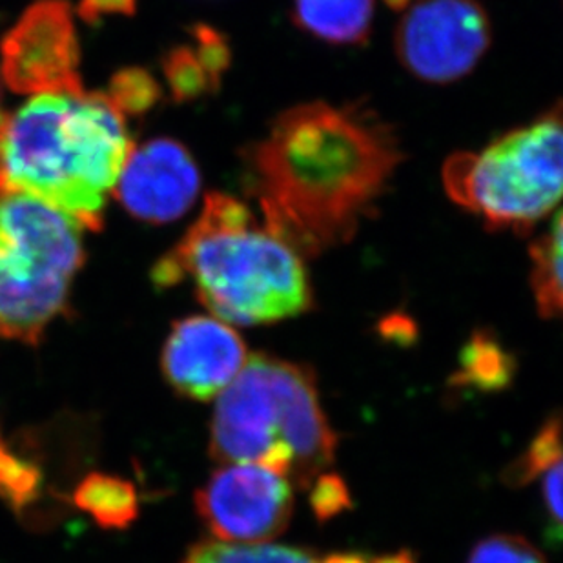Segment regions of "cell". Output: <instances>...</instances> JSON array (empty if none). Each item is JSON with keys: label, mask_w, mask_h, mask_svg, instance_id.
<instances>
[{"label": "cell", "mask_w": 563, "mask_h": 563, "mask_svg": "<svg viewBox=\"0 0 563 563\" xmlns=\"http://www.w3.org/2000/svg\"><path fill=\"white\" fill-rule=\"evenodd\" d=\"M135 0H80L79 15L90 24L110 15H132Z\"/></svg>", "instance_id": "obj_24"}, {"label": "cell", "mask_w": 563, "mask_h": 563, "mask_svg": "<svg viewBox=\"0 0 563 563\" xmlns=\"http://www.w3.org/2000/svg\"><path fill=\"white\" fill-rule=\"evenodd\" d=\"M467 563H548L526 538L498 534L485 538L474 548Z\"/></svg>", "instance_id": "obj_21"}, {"label": "cell", "mask_w": 563, "mask_h": 563, "mask_svg": "<svg viewBox=\"0 0 563 563\" xmlns=\"http://www.w3.org/2000/svg\"><path fill=\"white\" fill-rule=\"evenodd\" d=\"M335 437L319 404L312 371L251 354L219 394L210 452L221 463H254L310 489L334 462Z\"/></svg>", "instance_id": "obj_4"}, {"label": "cell", "mask_w": 563, "mask_h": 563, "mask_svg": "<svg viewBox=\"0 0 563 563\" xmlns=\"http://www.w3.org/2000/svg\"><path fill=\"white\" fill-rule=\"evenodd\" d=\"M201 191V172L181 143L152 139L128 155L113 196L133 218L146 223L177 221Z\"/></svg>", "instance_id": "obj_10"}, {"label": "cell", "mask_w": 563, "mask_h": 563, "mask_svg": "<svg viewBox=\"0 0 563 563\" xmlns=\"http://www.w3.org/2000/svg\"><path fill=\"white\" fill-rule=\"evenodd\" d=\"M132 150L107 93L35 96L0 112V194L35 197L97 232Z\"/></svg>", "instance_id": "obj_2"}, {"label": "cell", "mask_w": 563, "mask_h": 563, "mask_svg": "<svg viewBox=\"0 0 563 563\" xmlns=\"http://www.w3.org/2000/svg\"><path fill=\"white\" fill-rule=\"evenodd\" d=\"M373 559H367L360 553H335L330 554L321 563H371Z\"/></svg>", "instance_id": "obj_25"}, {"label": "cell", "mask_w": 563, "mask_h": 563, "mask_svg": "<svg viewBox=\"0 0 563 563\" xmlns=\"http://www.w3.org/2000/svg\"><path fill=\"white\" fill-rule=\"evenodd\" d=\"M107 96L124 118L130 115L135 118L155 107V102L159 101L161 90L159 85L148 71L132 68L123 69L113 77Z\"/></svg>", "instance_id": "obj_20"}, {"label": "cell", "mask_w": 563, "mask_h": 563, "mask_svg": "<svg viewBox=\"0 0 563 563\" xmlns=\"http://www.w3.org/2000/svg\"><path fill=\"white\" fill-rule=\"evenodd\" d=\"M43 474L0 440V500L13 510H24L41 495Z\"/></svg>", "instance_id": "obj_19"}, {"label": "cell", "mask_w": 563, "mask_h": 563, "mask_svg": "<svg viewBox=\"0 0 563 563\" xmlns=\"http://www.w3.org/2000/svg\"><path fill=\"white\" fill-rule=\"evenodd\" d=\"M185 279L212 316L229 324L276 323L312 307L303 257L257 221L246 202L219 191L208 194L199 219L155 265L159 288Z\"/></svg>", "instance_id": "obj_3"}, {"label": "cell", "mask_w": 563, "mask_h": 563, "mask_svg": "<svg viewBox=\"0 0 563 563\" xmlns=\"http://www.w3.org/2000/svg\"><path fill=\"white\" fill-rule=\"evenodd\" d=\"M371 563H418L412 554L407 551H399V553L387 554V556H379V559H373Z\"/></svg>", "instance_id": "obj_26"}, {"label": "cell", "mask_w": 563, "mask_h": 563, "mask_svg": "<svg viewBox=\"0 0 563 563\" xmlns=\"http://www.w3.org/2000/svg\"><path fill=\"white\" fill-rule=\"evenodd\" d=\"M401 159L374 113L321 101L283 112L243 154L261 223L305 261L356 235Z\"/></svg>", "instance_id": "obj_1"}, {"label": "cell", "mask_w": 563, "mask_h": 563, "mask_svg": "<svg viewBox=\"0 0 563 563\" xmlns=\"http://www.w3.org/2000/svg\"><path fill=\"white\" fill-rule=\"evenodd\" d=\"M310 505L319 521H327L351 507V495L346 484L338 474H321L313 479Z\"/></svg>", "instance_id": "obj_22"}, {"label": "cell", "mask_w": 563, "mask_h": 563, "mask_svg": "<svg viewBox=\"0 0 563 563\" xmlns=\"http://www.w3.org/2000/svg\"><path fill=\"white\" fill-rule=\"evenodd\" d=\"M197 512L221 542L260 545L279 537L292 518V484L254 463H230L196 496Z\"/></svg>", "instance_id": "obj_9"}, {"label": "cell", "mask_w": 563, "mask_h": 563, "mask_svg": "<svg viewBox=\"0 0 563 563\" xmlns=\"http://www.w3.org/2000/svg\"><path fill=\"white\" fill-rule=\"evenodd\" d=\"M562 235L559 210L548 232L531 246L532 294L543 319H556L562 313Z\"/></svg>", "instance_id": "obj_16"}, {"label": "cell", "mask_w": 563, "mask_h": 563, "mask_svg": "<svg viewBox=\"0 0 563 563\" xmlns=\"http://www.w3.org/2000/svg\"><path fill=\"white\" fill-rule=\"evenodd\" d=\"M183 563H319L312 554L287 545H243L205 540L188 551Z\"/></svg>", "instance_id": "obj_17"}, {"label": "cell", "mask_w": 563, "mask_h": 563, "mask_svg": "<svg viewBox=\"0 0 563 563\" xmlns=\"http://www.w3.org/2000/svg\"><path fill=\"white\" fill-rule=\"evenodd\" d=\"M230 64L229 43L212 27L194 30V46L172 49L165 59V75L176 101H194L213 91Z\"/></svg>", "instance_id": "obj_12"}, {"label": "cell", "mask_w": 563, "mask_h": 563, "mask_svg": "<svg viewBox=\"0 0 563 563\" xmlns=\"http://www.w3.org/2000/svg\"><path fill=\"white\" fill-rule=\"evenodd\" d=\"M246 346L232 324L191 316L172 324L161 367L177 394L196 401L218 398L245 367Z\"/></svg>", "instance_id": "obj_11"}, {"label": "cell", "mask_w": 563, "mask_h": 563, "mask_svg": "<svg viewBox=\"0 0 563 563\" xmlns=\"http://www.w3.org/2000/svg\"><path fill=\"white\" fill-rule=\"evenodd\" d=\"M85 265L82 224L26 194H0V338L37 345Z\"/></svg>", "instance_id": "obj_5"}, {"label": "cell", "mask_w": 563, "mask_h": 563, "mask_svg": "<svg viewBox=\"0 0 563 563\" xmlns=\"http://www.w3.org/2000/svg\"><path fill=\"white\" fill-rule=\"evenodd\" d=\"M74 504L104 529H126L139 516L137 490L112 474H88L75 487Z\"/></svg>", "instance_id": "obj_14"}, {"label": "cell", "mask_w": 563, "mask_h": 563, "mask_svg": "<svg viewBox=\"0 0 563 563\" xmlns=\"http://www.w3.org/2000/svg\"><path fill=\"white\" fill-rule=\"evenodd\" d=\"M489 44V19L474 0H415L396 30L399 63L434 85L473 71Z\"/></svg>", "instance_id": "obj_7"}, {"label": "cell", "mask_w": 563, "mask_h": 563, "mask_svg": "<svg viewBox=\"0 0 563 563\" xmlns=\"http://www.w3.org/2000/svg\"><path fill=\"white\" fill-rule=\"evenodd\" d=\"M393 10H405V8H409L410 2H415V0H385Z\"/></svg>", "instance_id": "obj_27"}, {"label": "cell", "mask_w": 563, "mask_h": 563, "mask_svg": "<svg viewBox=\"0 0 563 563\" xmlns=\"http://www.w3.org/2000/svg\"><path fill=\"white\" fill-rule=\"evenodd\" d=\"M542 495L551 527L556 529V534L560 537V529H562V462L556 463L549 468L548 473L543 474Z\"/></svg>", "instance_id": "obj_23"}, {"label": "cell", "mask_w": 563, "mask_h": 563, "mask_svg": "<svg viewBox=\"0 0 563 563\" xmlns=\"http://www.w3.org/2000/svg\"><path fill=\"white\" fill-rule=\"evenodd\" d=\"M376 0H292L294 22L329 44H362L368 38Z\"/></svg>", "instance_id": "obj_13"}, {"label": "cell", "mask_w": 563, "mask_h": 563, "mask_svg": "<svg viewBox=\"0 0 563 563\" xmlns=\"http://www.w3.org/2000/svg\"><path fill=\"white\" fill-rule=\"evenodd\" d=\"M563 137L560 107L505 133L479 152L445 161L443 185L452 201L489 229L527 234L559 207Z\"/></svg>", "instance_id": "obj_6"}, {"label": "cell", "mask_w": 563, "mask_h": 563, "mask_svg": "<svg viewBox=\"0 0 563 563\" xmlns=\"http://www.w3.org/2000/svg\"><path fill=\"white\" fill-rule=\"evenodd\" d=\"M2 77L15 93H82L79 38L66 0H37L0 44Z\"/></svg>", "instance_id": "obj_8"}, {"label": "cell", "mask_w": 563, "mask_h": 563, "mask_svg": "<svg viewBox=\"0 0 563 563\" xmlns=\"http://www.w3.org/2000/svg\"><path fill=\"white\" fill-rule=\"evenodd\" d=\"M516 374L515 357L505 351L490 332H476L462 349L460 368L452 385L476 388L479 393H500Z\"/></svg>", "instance_id": "obj_15"}, {"label": "cell", "mask_w": 563, "mask_h": 563, "mask_svg": "<svg viewBox=\"0 0 563 563\" xmlns=\"http://www.w3.org/2000/svg\"><path fill=\"white\" fill-rule=\"evenodd\" d=\"M562 421L554 415L545 421V426L538 431L531 445L518 460L510 463L504 474V482L510 487H523L531 484L532 479L548 473L549 468L562 462Z\"/></svg>", "instance_id": "obj_18"}]
</instances>
